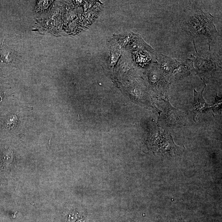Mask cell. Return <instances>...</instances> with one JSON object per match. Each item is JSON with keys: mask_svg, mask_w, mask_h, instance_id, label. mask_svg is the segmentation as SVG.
Masks as SVG:
<instances>
[{"mask_svg": "<svg viewBox=\"0 0 222 222\" xmlns=\"http://www.w3.org/2000/svg\"><path fill=\"white\" fill-rule=\"evenodd\" d=\"M214 17L201 10H192L182 17L180 21L182 29L193 37L204 35L212 40L217 33L214 24Z\"/></svg>", "mask_w": 222, "mask_h": 222, "instance_id": "obj_1", "label": "cell"}, {"mask_svg": "<svg viewBox=\"0 0 222 222\" xmlns=\"http://www.w3.org/2000/svg\"><path fill=\"white\" fill-rule=\"evenodd\" d=\"M157 60L162 76L170 82L184 77L194 69L191 59L180 62L166 56L159 55Z\"/></svg>", "mask_w": 222, "mask_h": 222, "instance_id": "obj_2", "label": "cell"}, {"mask_svg": "<svg viewBox=\"0 0 222 222\" xmlns=\"http://www.w3.org/2000/svg\"><path fill=\"white\" fill-rule=\"evenodd\" d=\"M196 54L192 60L193 66L200 77L204 79L209 76L217 71H221V60L215 52L209 50L208 52L199 53L195 47Z\"/></svg>", "mask_w": 222, "mask_h": 222, "instance_id": "obj_3", "label": "cell"}, {"mask_svg": "<svg viewBox=\"0 0 222 222\" xmlns=\"http://www.w3.org/2000/svg\"><path fill=\"white\" fill-rule=\"evenodd\" d=\"M206 85H204L203 90L200 92H197L194 89V104L192 108V112L194 114V119L198 120L199 114L210 108V105L207 103L203 98V92Z\"/></svg>", "mask_w": 222, "mask_h": 222, "instance_id": "obj_4", "label": "cell"}, {"mask_svg": "<svg viewBox=\"0 0 222 222\" xmlns=\"http://www.w3.org/2000/svg\"><path fill=\"white\" fill-rule=\"evenodd\" d=\"M222 106V99L220 97H219L217 95H216L215 97V101L214 105L211 106L212 108L214 114H216L219 112L221 111Z\"/></svg>", "mask_w": 222, "mask_h": 222, "instance_id": "obj_5", "label": "cell"}]
</instances>
